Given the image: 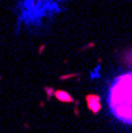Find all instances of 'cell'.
Instances as JSON below:
<instances>
[{"label": "cell", "instance_id": "cell-2", "mask_svg": "<svg viewBox=\"0 0 132 133\" xmlns=\"http://www.w3.org/2000/svg\"><path fill=\"white\" fill-rule=\"evenodd\" d=\"M57 95H59L61 100H70V97H69L67 94H64V92H57Z\"/></svg>", "mask_w": 132, "mask_h": 133}, {"label": "cell", "instance_id": "cell-1", "mask_svg": "<svg viewBox=\"0 0 132 133\" xmlns=\"http://www.w3.org/2000/svg\"><path fill=\"white\" fill-rule=\"evenodd\" d=\"M108 106L118 121L132 125V73L118 76L108 90Z\"/></svg>", "mask_w": 132, "mask_h": 133}]
</instances>
